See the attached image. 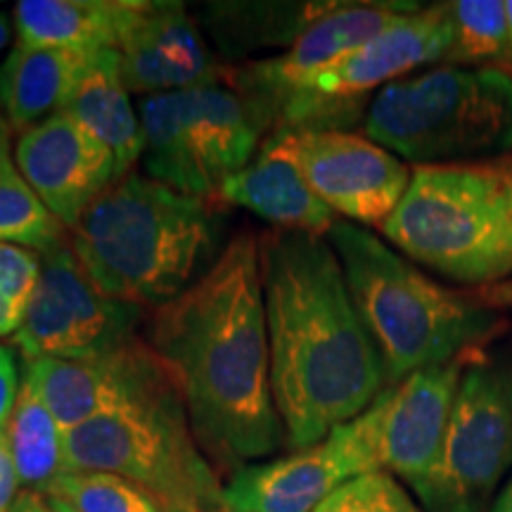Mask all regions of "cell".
Instances as JSON below:
<instances>
[{
  "label": "cell",
  "mask_w": 512,
  "mask_h": 512,
  "mask_svg": "<svg viewBox=\"0 0 512 512\" xmlns=\"http://www.w3.org/2000/svg\"><path fill=\"white\" fill-rule=\"evenodd\" d=\"M479 349H467L441 366L408 375L384 389L370 406L380 467L411 484L413 491L437 463L460 380Z\"/></svg>",
  "instance_id": "cell-13"
},
{
  "label": "cell",
  "mask_w": 512,
  "mask_h": 512,
  "mask_svg": "<svg viewBox=\"0 0 512 512\" xmlns=\"http://www.w3.org/2000/svg\"><path fill=\"white\" fill-rule=\"evenodd\" d=\"M17 486L19 477L15 460H12L8 434L0 432V512H10L17 498Z\"/></svg>",
  "instance_id": "cell-31"
},
{
  "label": "cell",
  "mask_w": 512,
  "mask_h": 512,
  "mask_svg": "<svg viewBox=\"0 0 512 512\" xmlns=\"http://www.w3.org/2000/svg\"><path fill=\"white\" fill-rule=\"evenodd\" d=\"M489 512H512V477L501 489V494L496 496V501L491 505Z\"/></svg>",
  "instance_id": "cell-36"
},
{
  "label": "cell",
  "mask_w": 512,
  "mask_h": 512,
  "mask_svg": "<svg viewBox=\"0 0 512 512\" xmlns=\"http://www.w3.org/2000/svg\"><path fill=\"white\" fill-rule=\"evenodd\" d=\"M10 512H55V510L53 505H50L48 496H43L41 491L24 489L22 494H17Z\"/></svg>",
  "instance_id": "cell-34"
},
{
  "label": "cell",
  "mask_w": 512,
  "mask_h": 512,
  "mask_svg": "<svg viewBox=\"0 0 512 512\" xmlns=\"http://www.w3.org/2000/svg\"><path fill=\"white\" fill-rule=\"evenodd\" d=\"M5 434L10 441L19 484L43 494L64 472V432L27 380L19 389Z\"/></svg>",
  "instance_id": "cell-25"
},
{
  "label": "cell",
  "mask_w": 512,
  "mask_h": 512,
  "mask_svg": "<svg viewBox=\"0 0 512 512\" xmlns=\"http://www.w3.org/2000/svg\"><path fill=\"white\" fill-rule=\"evenodd\" d=\"M382 470L373 411L339 425L320 444L264 465H242L223 486L226 512H313L349 479Z\"/></svg>",
  "instance_id": "cell-11"
},
{
  "label": "cell",
  "mask_w": 512,
  "mask_h": 512,
  "mask_svg": "<svg viewBox=\"0 0 512 512\" xmlns=\"http://www.w3.org/2000/svg\"><path fill=\"white\" fill-rule=\"evenodd\" d=\"M138 117L147 176L181 195L219 200L192 145L181 91L143 98Z\"/></svg>",
  "instance_id": "cell-23"
},
{
  "label": "cell",
  "mask_w": 512,
  "mask_h": 512,
  "mask_svg": "<svg viewBox=\"0 0 512 512\" xmlns=\"http://www.w3.org/2000/svg\"><path fill=\"white\" fill-rule=\"evenodd\" d=\"M69 230L36 197L17 166L0 176V245H17L48 254L67 245Z\"/></svg>",
  "instance_id": "cell-27"
},
{
  "label": "cell",
  "mask_w": 512,
  "mask_h": 512,
  "mask_svg": "<svg viewBox=\"0 0 512 512\" xmlns=\"http://www.w3.org/2000/svg\"><path fill=\"white\" fill-rule=\"evenodd\" d=\"M413 10L415 8H401V5L332 3V8L323 17H318L292 43L287 53L273 57V60L254 62L245 69H226L223 83L249 102V107L266 128L268 105L275 98L311 79L320 69L342 60L344 55L354 53L356 48L366 46L368 41H373L384 29H389L406 12Z\"/></svg>",
  "instance_id": "cell-15"
},
{
  "label": "cell",
  "mask_w": 512,
  "mask_h": 512,
  "mask_svg": "<svg viewBox=\"0 0 512 512\" xmlns=\"http://www.w3.org/2000/svg\"><path fill=\"white\" fill-rule=\"evenodd\" d=\"M162 512H202L197 508H169V510H162Z\"/></svg>",
  "instance_id": "cell-40"
},
{
  "label": "cell",
  "mask_w": 512,
  "mask_h": 512,
  "mask_svg": "<svg viewBox=\"0 0 512 512\" xmlns=\"http://www.w3.org/2000/svg\"><path fill=\"white\" fill-rule=\"evenodd\" d=\"M477 299L491 309H512V278L503 280L498 285L482 287L477 294Z\"/></svg>",
  "instance_id": "cell-32"
},
{
  "label": "cell",
  "mask_w": 512,
  "mask_h": 512,
  "mask_svg": "<svg viewBox=\"0 0 512 512\" xmlns=\"http://www.w3.org/2000/svg\"><path fill=\"white\" fill-rule=\"evenodd\" d=\"M451 19V50L446 64L503 62L510 55L508 17L501 0H456L444 3Z\"/></svg>",
  "instance_id": "cell-26"
},
{
  "label": "cell",
  "mask_w": 512,
  "mask_h": 512,
  "mask_svg": "<svg viewBox=\"0 0 512 512\" xmlns=\"http://www.w3.org/2000/svg\"><path fill=\"white\" fill-rule=\"evenodd\" d=\"M451 19L446 5L406 12L380 36L275 98L266 121L273 131H337L361 114L363 95L399 81L422 64L446 60Z\"/></svg>",
  "instance_id": "cell-9"
},
{
  "label": "cell",
  "mask_w": 512,
  "mask_h": 512,
  "mask_svg": "<svg viewBox=\"0 0 512 512\" xmlns=\"http://www.w3.org/2000/svg\"><path fill=\"white\" fill-rule=\"evenodd\" d=\"M181 95L197 159L219 195L223 181L254 159L264 124L249 102L226 83H207Z\"/></svg>",
  "instance_id": "cell-21"
},
{
  "label": "cell",
  "mask_w": 512,
  "mask_h": 512,
  "mask_svg": "<svg viewBox=\"0 0 512 512\" xmlns=\"http://www.w3.org/2000/svg\"><path fill=\"white\" fill-rule=\"evenodd\" d=\"M216 512H226V510H216Z\"/></svg>",
  "instance_id": "cell-41"
},
{
  "label": "cell",
  "mask_w": 512,
  "mask_h": 512,
  "mask_svg": "<svg viewBox=\"0 0 512 512\" xmlns=\"http://www.w3.org/2000/svg\"><path fill=\"white\" fill-rule=\"evenodd\" d=\"M328 242L382 358L387 387L467 349L489 347L510 328L496 309L434 283L356 223L337 219Z\"/></svg>",
  "instance_id": "cell-4"
},
{
  "label": "cell",
  "mask_w": 512,
  "mask_h": 512,
  "mask_svg": "<svg viewBox=\"0 0 512 512\" xmlns=\"http://www.w3.org/2000/svg\"><path fill=\"white\" fill-rule=\"evenodd\" d=\"M41 280L12 342L24 361H83L133 342L145 309L100 292L72 245L41 254Z\"/></svg>",
  "instance_id": "cell-10"
},
{
  "label": "cell",
  "mask_w": 512,
  "mask_h": 512,
  "mask_svg": "<svg viewBox=\"0 0 512 512\" xmlns=\"http://www.w3.org/2000/svg\"><path fill=\"white\" fill-rule=\"evenodd\" d=\"M12 31H15V19H12L8 12H0V53L8 48Z\"/></svg>",
  "instance_id": "cell-37"
},
{
  "label": "cell",
  "mask_w": 512,
  "mask_h": 512,
  "mask_svg": "<svg viewBox=\"0 0 512 512\" xmlns=\"http://www.w3.org/2000/svg\"><path fill=\"white\" fill-rule=\"evenodd\" d=\"M150 0H19L12 12L19 43L86 50H119Z\"/></svg>",
  "instance_id": "cell-19"
},
{
  "label": "cell",
  "mask_w": 512,
  "mask_h": 512,
  "mask_svg": "<svg viewBox=\"0 0 512 512\" xmlns=\"http://www.w3.org/2000/svg\"><path fill=\"white\" fill-rule=\"evenodd\" d=\"M311 190L351 223L377 226L411 185L406 162L370 138L347 131H278Z\"/></svg>",
  "instance_id": "cell-12"
},
{
  "label": "cell",
  "mask_w": 512,
  "mask_h": 512,
  "mask_svg": "<svg viewBox=\"0 0 512 512\" xmlns=\"http://www.w3.org/2000/svg\"><path fill=\"white\" fill-rule=\"evenodd\" d=\"M19 389H22V384H19L15 356H12L10 349L0 344V432L8 430Z\"/></svg>",
  "instance_id": "cell-30"
},
{
  "label": "cell",
  "mask_w": 512,
  "mask_h": 512,
  "mask_svg": "<svg viewBox=\"0 0 512 512\" xmlns=\"http://www.w3.org/2000/svg\"><path fill=\"white\" fill-rule=\"evenodd\" d=\"M363 131L415 166L458 164L512 150V74L441 64L380 88Z\"/></svg>",
  "instance_id": "cell-6"
},
{
  "label": "cell",
  "mask_w": 512,
  "mask_h": 512,
  "mask_svg": "<svg viewBox=\"0 0 512 512\" xmlns=\"http://www.w3.org/2000/svg\"><path fill=\"white\" fill-rule=\"evenodd\" d=\"M10 136L12 128L8 121H5L3 114H0V176L8 174L10 169H15V162L10 157Z\"/></svg>",
  "instance_id": "cell-35"
},
{
  "label": "cell",
  "mask_w": 512,
  "mask_h": 512,
  "mask_svg": "<svg viewBox=\"0 0 512 512\" xmlns=\"http://www.w3.org/2000/svg\"><path fill=\"white\" fill-rule=\"evenodd\" d=\"M223 207L128 174L86 209L69 245L107 297L159 309L214 264Z\"/></svg>",
  "instance_id": "cell-3"
},
{
  "label": "cell",
  "mask_w": 512,
  "mask_h": 512,
  "mask_svg": "<svg viewBox=\"0 0 512 512\" xmlns=\"http://www.w3.org/2000/svg\"><path fill=\"white\" fill-rule=\"evenodd\" d=\"M273 401L287 446L306 451L356 420L387 389L382 358L328 238H259Z\"/></svg>",
  "instance_id": "cell-2"
},
{
  "label": "cell",
  "mask_w": 512,
  "mask_h": 512,
  "mask_svg": "<svg viewBox=\"0 0 512 512\" xmlns=\"http://www.w3.org/2000/svg\"><path fill=\"white\" fill-rule=\"evenodd\" d=\"M48 501H50V505H53V510H55V512H76V510L72 508V505L64 503V501H60V498L48 496Z\"/></svg>",
  "instance_id": "cell-39"
},
{
  "label": "cell",
  "mask_w": 512,
  "mask_h": 512,
  "mask_svg": "<svg viewBox=\"0 0 512 512\" xmlns=\"http://www.w3.org/2000/svg\"><path fill=\"white\" fill-rule=\"evenodd\" d=\"M169 375L171 370L150 344L145 339H133L126 347L98 358H38L27 363L24 380L36 389L60 430L67 434Z\"/></svg>",
  "instance_id": "cell-16"
},
{
  "label": "cell",
  "mask_w": 512,
  "mask_h": 512,
  "mask_svg": "<svg viewBox=\"0 0 512 512\" xmlns=\"http://www.w3.org/2000/svg\"><path fill=\"white\" fill-rule=\"evenodd\" d=\"M380 230L453 283L482 290L512 278V155L415 166Z\"/></svg>",
  "instance_id": "cell-5"
},
{
  "label": "cell",
  "mask_w": 512,
  "mask_h": 512,
  "mask_svg": "<svg viewBox=\"0 0 512 512\" xmlns=\"http://www.w3.org/2000/svg\"><path fill=\"white\" fill-rule=\"evenodd\" d=\"M128 93L145 98L223 83L226 67L211 57L202 31L181 3H150L119 48Z\"/></svg>",
  "instance_id": "cell-17"
},
{
  "label": "cell",
  "mask_w": 512,
  "mask_h": 512,
  "mask_svg": "<svg viewBox=\"0 0 512 512\" xmlns=\"http://www.w3.org/2000/svg\"><path fill=\"white\" fill-rule=\"evenodd\" d=\"M147 344L216 463L238 470L278 451L285 427L273 401L259 238L235 235L188 290L152 309Z\"/></svg>",
  "instance_id": "cell-1"
},
{
  "label": "cell",
  "mask_w": 512,
  "mask_h": 512,
  "mask_svg": "<svg viewBox=\"0 0 512 512\" xmlns=\"http://www.w3.org/2000/svg\"><path fill=\"white\" fill-rule=\"evenodd\" d=\"M60 112L72 117L112 152L117 181L133 174V166L143 157V131L121 79L119 50L95 53L91 67Z\"/></svg>",
  "instance_id": "cell-22"
},
{
  "label": "cell",
  "mask_w": 512,
  "mask_h": 512,
  "mask_svg": "<svg viewBox=\"0 0 512 512\" xmlns=\"http://www.w3.org/2000/svg\"><path fill=\"white\" fill-rule=\"evenodd\" d=\"M505 17H508V38H510V55H508V60L512 62V0H505Z\"/></svg>",
  "instance_id": "cell-38"
},
{
  "label": "cell",
  "mask_w": 512,
  "mask_h": 512,
  "mask_svg": "<svg viewBox=\"0 0 512 512\" xmlns=\"http://www.w3.org/2000/svg\"><path fill=\"white\" fill-rule=\"evenodd\" d=\"M216 197L223 204L249 209L275 230H297L328 238L337 223L335 211L306 183L287 150L283 133L278 131L261 143L259 155L245 169L223 181Z\"/></svg>",
  "instance_id": "cell-18"
},
{
  "label": "cell",
  "mask_w": 512,
  "mask_h": 512,
  "mask_svg": "<svg viewBox=\"0 0 512 512\" xmlns=\"http://www.w3.org/2000/svg\"><path fill=\"white\" fill-rule=\"evenodd\" d=\"M332 3H221L209 5V27L226 53L292 43Z\"/></svg>",
  "instance_id": "cell-24"
},
{
  "label": "cell",
  "mask_w": 512,
  "mask_h": 512,
  "mask_svg": "<svg viewBox=\"0 0 512 512\" xmlns=\"http://www.w3.org/2000/svg\"><path fill=\"white\" fill-rule=\"evenodd\" d=\"M95 53L15 43L0 64V114L24 133L64 107Z\"/></svg>",
  "instance_id": "cell-20"
},
{
  "label": "cell",
  "mask_w": 512,
  "mask_h": 512,
  "mask_svg": "<svg viewBox=\"0 0 512 512\" xmlns=\"http://www.w3.org/2000/svg\"><path fill=\"white\" fill-rule=\"evenodd\" d=\"M510 467L512 344H489L465 368L439 458L415 494L427 512H489Z\"/></svg>",
  "instance_id": "cell-8"
},
{
  "label": "cell",
  "mask_w": 512,
  "mask_h": 512,
  "mask_svg": "<svg viewBox=\"0 0 512 512\" xmlns=\"http://www.w3.org/2000/svg\"><path fill=\"white\" fill-rule=\"evenodd\" d=\"M313 512H422L408 491L384 470L342 484Z\"/></svg>",
  "instance_id": "cell-29"
},
{
  "label": "cell",
  "mask_w": 512,
  "mask_h": 512,
  "mask_svg": "<svg viewBox=\"0 0 512 512\" xmlns=\"http://www.w3.org/2000/svg\"><path fill=\"white\" fill-rule=\"evenodd\" d=\"M43 496L60 498L76 512H162L145 489L110 472H62Z\"/></svg>",
  "instance_id": "cell-28"
},
{
  "label": "cell",
  "mask_w": 512,
  "mask_h": 512,
  "mask_svg": "<svg viewBox=\"0 0 512 512\" xmlns=\"http://www.w3.org/2000/svg\"><path fill=\"white\" fill-rule=\"evenodd\" d=\"M24 313L0 292V337H12L22 325Z\"/></svg>",
  "instance_id": "cell-33"
},
{
  "label": "cell",
  "mask_w": 512,
  "mask_h": 512,
  "mask_svg": "<svg viewBox=\"0 0 512 512\" xmlns=\"http://www.w3.org/2000/svg\"><path fill=\"white\" fill-rule=\"evenodd\" d=\"M15 166L67 230L117 181L112 152L64 112L19 133Z\"/></svg>",
  "instance_id": "cell-14"
},
{
  "label": "cell",
  "mask_w": 512,
  "mask_h": 512,
  "mask_svg": "<svg viewBox=\"0 0 512 512\" xmlns=\"http://www.w3.org/2000/svg\"><path fill=\"white\" fill-rule=\"evenodd\" d=\"M174 375L64 434V472H110L159 508L223 510V489L188 425Z\"/></svg>",
  "instance_id": "cell-7"
}]
</instances>
